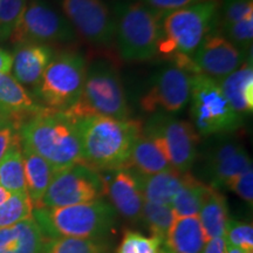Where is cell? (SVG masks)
Segmentation results:
<instances>
[{
	"instance_id": "cell-13",
	"label": "cell",
	"mask_w": 253,
	"mask_h": 253,
	"mask_svg": "<svg viewBox=\"0 0 253 253\" xmlns=\"http://www.w3.org/2000/svg\"><path fill=\"white\" fill-rule=\"evenodd\" d=\"M192 75L175 65L167 66L155 75L140 101L145 113L176 114L190 101Z\"/></svg>"
},
{
	"instance_id": "cell-12",
	"label": "cell",
	"mask_w": 253,
	"mask_h": 253,
	"mask_svg": "<svg viewBox=\"0 0 253 253\" xmlns=\"http://www.w3.org/2000/svg\"><path fill=\"white\" fill-rule=\"evenodd\" d=\"M75 33L90 45L108 47L114 40V19L103 0H59Z\"/></svg>"
},
{
	"instance_id": "cell-7",
	"label": "cell",
	"mask_w": 253,
	"mask_h": 253,
	"mask_svg": "<svg viewBox=\"0 0 253 253\" xmlns=\"http://www.w3.org/2000/svg\"><path fill=\"white\" fill-rule=\"evenodd\" d=\"M189 102L191 123L199 136L232 134L242 128L244 118L233 110L214 79L192 75Z\"/></svg>"
},
{
	"instance_id": "cell-43",
	"label": "cell",
	"mask_w": 253,
	"mask_h": 253,
	"mask_svg": "<svg viewBox=\"0 0 253 253\" xmlns=\"http://www.w3.org/2000/svg\"><path fill=\"white\" fill-rule=\"evenodd\" d=\"M9 196H11V194L6 191L4 188H1V186H0V205L4 203V202L7 201V199L9 198Z\"/></svg>"
},
{
	"instance_id": "cell-31",
	"label": "cell",
	"mask_w": 253,
	"mask_h": 253,
	"mask_svg": "<svg viewBox=\"0 0 253 253\" xmlns=\"http://www.w3.org/2000/svg\"><path fill=\"white\" fill-rule=\"evenodd\" d=\"M116 253H171L161 240L136 231H126Z\"/></svg>"
},
{
	"instance_id": "cell-9",
	"label": "cell",
	"mask_w": 253,
	"mask_h": 253,
	"mask_svg": "<svg viewBox=\"0 0 253 253\" xmlns=\"http://www.w3.org/2000/svg\"><path fill=\"white\" fill-rule=\"evenodd\" d=\"M75 31L65 17L59 14L45 0H28L9 40L12 43L69 42Z\"/></svg>"
},
{
	"instance_id": "cell-38",
	"label": "cell",
	"mask_w": 253,
	"mask_h": 253,
	"mask_svg": "<svg viewBox=\"0 0 253 253\" xmlns=\"http://www.w3.org/2000/svg\"><path fill=\"white\" fill-rule=\"evenodd\" d=\"M18 137L19 132L12 125L0 128V161L2 160V157Z\"/></svg>"
},
{
	"instance_id": "cell-3",
	"label": "cell",
	"mask_w": 253,
	"mask_h": 253,
	"mask_svg": "<svg viewBox=\"0 0 253 253\" xmlns=\"http://www.w3.org/2000/svg\"><path fill=\"white\" fill-rule=\"evenodd\" d=\"M18 132L21 144L45 158L55 172L84 164L77 123L66 112L42 107Z\"/></svg>"
},
{
	"instance_id": "cell-36",
	"label": "cell",
	"mask_w": 253,
	"mask_h": 253,
	"mask_svg": "<svg viewBox=\"0 0 253 253\" xmlns=\"http://www.w3.org/2000/svg\"><path fill=\"white\" fill-rule=\"evenodd\" d=\"M227 189L232 190L236 195H238L243 201L246 202L250 207L253 204V169L246 170L240 175L233 177L226 182Z\"/></svg>"
},
{
	"instance_id": "cell-30",
	"label": "cell",
	"mask_w": 253,
	"mask_h": 253,
	"mask_svg": "<svg viewBox=\"0 0 253 253\" xmlns=\"http://www.w3.org/2000/svg\"><path fill=\"white\" fill-rule=\"evenodd\" d=\"M33 203L27 194H13L0 205V229L33 217Z\"/></svg>"
},
{
	"instance_id": "cell-26",
	"label": "cell",
	"mask_w": 253,
	"mask_h": 253,
	"mask_svg": "<svg viewBox=\"0 0 253 253\" xmlns=\"http://www.w3.org/2000/svg\"><path fill=\"white\" fill-rule=\"evenodd\" d=\"M0 186L11 195L27 194L20 136L0 161Z\"/></svg>"
},
{
	"instance_id": "cell-28",
	"label": "cell",
	"mask_w": 253,
	"mask_h": 253,
	"mask_svg": "<svg viewBox=\"0 0 253 253\" xmlns=\"http://www.w3.org/2000/svg\"><path fill=\"white\" fill-rule=\"evenodd\" d=\"M176 217L171 205H161L144 201L141 218H143L147 224L151 237L161 240L163 244H166L167 236Z\"/></svg>"
},
{
	"instance_id": "cell-29",
	"label": "cell",
	"mask_w": 253,
	"mask_h": 253,
	"mask_svg": "<svg viewBox=\"0 0 253 253\" xmlns=\"http://www.w3.org/2000/svg\"><path fill=\"white\" fill-rule=\"evenodd\" d=\"M41 253H108V248L99 239L62 237L45 242Z\"/></svg>"
},
{
	"instance_id": "cell-37",
	"label": "cell",
	"mask_w": 253,
	"mask_h": 253,
	"mask_svg": "<svg viewBox=\"0 0 253 253\" xmlns=\"http://www.w3.org/2000/svg\"><path fill=\"white\" fill-rule=\"evenodd\" d=\"M136 1H140L148 7L156 9V11L168 13V12L175 11V9L185 7V6L208 1V0H136Z\"/></svg>"
},
{
	"instance_id": "cell-35",
	"label": "cell",
	"mask_w": 253,
	"mask_h": 253,
	"mask_svg": "<svg viewBox=\"0 0 253 253\" xmlns=\"http://www.w3.org/2000/svg\"><path fill=\"white\" fill-rule=\"evenodd\" d=\"M253 14V0H219V28Z\"/></svg>"
},
{
	"instance_id": "cell-39",
	"label": "cell",
	"mask_w": 253,
	"mask_h": 253,
	"mask_svg": "<svg viewBox=\"0 0 253 253\" xmlns=\"http://www.w3.org/2000/svg\"><path fill=\"white\" fill-rule=\"evenodd\" d=\"M202 253H226V242L224 237H218L205 243Z\"/></svg>"
},
{
	"instance_id": "cell-16",
	"label": "cell",
	"mask_w": 253,
	"mask_h": 253,
	"mask_svg": "<svg viewBox=\"0 0 253 253\" xmlns=\"http://www.w3.org/2000/svg\"><path fill=\"white\" fill-rule=\"evenodd\" d=\"M102 175L104 195L108 196L115 212L129 220H138L142 216L144 198L138 175L129 169L104 171Z\"/></svg>"
},
{
	"instance_id": "cell-41",
	"label": "cell",
	"mask_w": 253,
	"mask_h": 253,
	"mask_svg": "<svg viewBox=\"0 0 253 253\" xmlns=\"http://www.w3.org/2000/svg\"><path fill=\"white\" fill-rule=\"evenodd\" d=\"M8 125H12L11 120H9L8 115L6 114L5 110L0 107V128H2V126H8Z\"/></svg>"
},
{
	"instance_id": "cell-23",
	"label": "cell",
	"mask_w": 253,
	"mask_h": 253,
	"mask_svg": "<svg viewBox=\"0 0 253 253\" xmlns=\"http://www.w3.org/2000/svg\"><path fill=\"white\" fill-rule=\"evenodd\" d=\"M23 157L27 195L34 209L41 207V201L52 182L55 170L45 158L23 145Z\"/></svg>"
},
{
	"instance_id": "cell-11",
	"label": "cell",
	"mask_w": 253,
	"mask_h": 253,
	"mask_svg": "<svg viewBox=\"0 0 253 253\" xmlns=\"http://www.w3.org/2000/svg\"><path fill=\"white\" fill-rule=\"evenodd\" d=\"M143 131L162 140L173 170L181 173L189 172L197 160L201 141L191 122L164 113H155L143 126Z\"/></svg>"
},
{
	"instance_id": "cell-34",
	"label": "cell",
	"mask_w": 253,
	"mask_h": 253,
	"mask_svg": "<svg viewBox=\"0 0 253 253\" xmlns=\"http://www.w3.org/2000/svg\"><path fill=\"white\" fill-rule=\"evenodd\" d=\"M226 245L253 251V226L244 221L227 220L224 232Z\"/></svg>"
},
{
	"instance_id": "cell-19",
	"label": "cell",
	"mask_w": 253,
	"mask_h": 253,
	"mask_svg": "<svg viewBox=\"0 0 253 253\" xmlns=\"http://www.w3.org/2000/svg\"><path fill=\"white\" fill-rule=\"evenodd\" d=\"M134 168L138 175L150 176L171 170L168 153L162 140L156 135L142 132L129 158L128 169Z\"/></svg>"
},
{
	"instance_id": "cell-2",
	"label": "cell",
	"mask_w": 253,
	"mask_h": 253,
	"mask_svg": "<svg viewBox=\"0 0 253 253\" xmlns=\"http://www.w3.org/2000/svg\"><path fill=\"white\" fill-rule=\"evenodd\" d=\"M219 28V0H208L164 14L157 54L197 74L192 56L209 34Z\"/></svg>"
},
{
	"instance_id": "cell-21",
	"label": "cell",
	"mask_w": 253,
	"mask_h": 253,
	"mask_svg": "<svg viewBox=\"0 0 253 253\" xmlns=\"http://www.w3.org/2000/svg\"><path fill=\"white\" fill-rule=\"evenodd\" d=\"M45 242L33 217L0 229V253H41Z\"/></svg>"
},
{
	"instance_id": "cell-15",
	"label": "cell",
	"mask_w": 253,
	"mask_h": 253,
	"mask_svg": "<svg viewBox=\"0 0 253 253\" xmlns=\"http://www.w3.org/2000/svg\"><path fill=\"white\" fill-rule=\"evenodd\" d=\"M216 143L210 145L205 155V171L210 186L219 189L233 177L252 168L248 151L237 138L220 135Z\"/></svg>"
},
{
	"instance_id": "cell-40",
	"label": "cell",
	"mask_w": 253,
	"mask_h": 253,
	"mask_svg": "<svg viewBox=\"0 0 253 253\" xmlns=\"http://www.w3.org/2000/svg\"><path fill=\"white\" fill-rule=\"evenodd\" d=\"M12 69V55L0 48V74H8Z\"/></svg>"
},
{
	"instance_id": "cell-6",
	"label": "cell",
	"mask_w": 253,
	"mask_h": 253,
	"mask_svg": "<svg viewBox=\"0 0 253 253\" xmlns=\"http://www.w3.org/2000/svg\"><path fill=\"white\" fill-rule=\"evenodd\" d=\"M73 119L87 116H104L118 120H129L125 88L116 68L106 60H95L87 66L84 88L77 103L65 110Z\"/></svg>"
},
{
	"instance_id": "cell-8",
	"label": "cell",
	"mask_w": 253,
	"mask_h": 253,
	"mask_svg": "<svg viewBox=\"0 0 253 253\" xmlns=\"http://www.w3.org/2000/svg\"><path fill=\"white\" fill-rule=\"evenodd\" d=\"M87 61L78 52L55 54L42 78L33 88L34 99L42 107L65 112L80 97L87 73Z\"/></svg>"
},
{
	"instance_id": "cell-4",
	"label": "cell",
	"mask_w": 253,
	"mask_h": 253,
	"mask_svg": "<svg viewBox=\"0 0 253 253\" xmlns=\"http://www.w3.org/2000/svg\"><path fill=\"white\" fill-rule=\"evenodd\" d=\"M114 38L125 61L140 62L157 54L162 36L163 12L153 9L140 1L115 0L112 6Z\"/></svg>"
},
{
	"instance_id": "cell-17",
	"label": "cell",
	"mask_w": 253,
	"mask_h": 253,
	"mask_svg": "<svg viewBox=\"0 0 253 253\" xmlns=\"http://www.w3.org/2000/svg\"><path fill=\"white\" fill-rule=\"evenodd\" d=\"M54 55V50L48 45H41V43L15 45L12 55V72H13L12 77L21 86L36 88Z\"/></svg>"
},
{
	"instance_id": "cell-24",
	"label": "cell",
	"mask_w": 253,
	"mask_h": 253,
	"mask_svg": "<svg viewBox=\"0 0 253 253\" xmlns=\"http://www.w3.org/2000/svg\"><path fill=\"white\" fill-rule=\"evenodd\" d=\"M185 173L173 169L150 176L137 173L144 201L161 205H171L172 199L184 183Z\"/></svg>"
},
{
	"instance_id": "cell-10",
	"label": "cell",
	"mask_w": 253,
	"mask_h": 253,
	"mask_svg": "<svg viewBox=\"0 0 253 253\" xmlns=\"http://www.w3.org/2000/svg\"><path fill=\"white\" fill-rule=\"evenodd\" d=\"M103 195L101 172L86 164H75L54 173L40 208H61L87 203L100 199Z\"/></svg>"
},
{
	"instance_id": "cell-5",
	"label": "cell",
	"mask_w": 253,
	"mask_h": 253,
	"mask_svg": "<svg viewBox=\"0 0 253 253\" xmlns=\"http://www.w3.org/2000/svg\"><path fill=\"white\" fill-rule=\"evenodd\" d=\"M115 216L112 205L101 198L69 207L33 210V218L48 239H100L112 230Z\"/></svg>"
},
{
	"instance_id": "cell-32",
	"label": "cell",
	"mask_w": 253,
	"mask_h": 253,
	"mask_svg": "<svg viewBox=\"0 0 253 253\" xmlns=\"http://www.w3.org/2000/svg\"><path fill=\"white\" fill-rule=\"evenodd\" d=\"M221 34L239 49L251 52L253 39V14L229 26L218 28Z\"/></svg>"
},
{
	"instance_id": "cell-1",
	"label": "cell",
	"mask_w": 253,
	"mask_h": 253,
	"mask_svg": "<svg viewBox=\"0 0 253 253\" xmlns=\"http://www.w3.org/2000/svg\"><path fill=\"white\" fill-rule=\"evenodd\" d=\"M74 120L80 135L84 164L99 172L128 169L132 148L143 132L141 121L104 116Z\"/></svg>"
},
{
	"instance_id": "cell-20",
	"label": "cell",
	"mask_w": 253,
	"mask_h": 253,
	"mask_svg": "<svg viewBox=\"0 0 253 253\" xmlns=\"http://www.w3.org/2000/svg\"><path fill=\"white\" fill-rule=\"evenodd\" d=\"M233 110L243 118L253 112L252 56L242 67L217 81Z\"/></svg>"
},
{
	"instance_id": "cell-33",
	"label": "cell",
	"mask_w": 253,
	"mask_h": 253,
	"mask_svg": "<svg viewBox=\"0 0 253 253\" xmlns=\"http://www.w3.org/2000/svg\"><path fill=\"white\" fill-rule=\"evenodd\" d=\"M28 0H0V41L9 39Z\"/></svg>"
},
{
	"instance_id": "cell-42",
	"label": "cell",
	"mask_w": 253,
	"mask_h": 253,
	"mask_svg": "<svg viewBox=\"0 0 253 253\" xmlns=\"http://www.w3.org/2000/svg\"><path fill=\"white\" fill-rule=\"evenodd\" d=\"M226 253H253V251H248V250H243L235 246L226 245Z\"/></svg>"
},
{
	"instance_id": "cell-22",
	"label": "cell",
	"mask_w": 253,
	"mask_h": 253,
	"mask_svg": "<svg viewBox=\"0 0 253 253\" xmlns=\"http://www.w3.org/2000/svg\"><path fill=\"white\" fill-rule=\"evenodd\" d=\"M205 243L198 216L176 217L167 236L166 246L171 253H202Z\"/></svg>"
},
{
	"instance_id": "cell-18",
	"label": "cell",
	"mask_w": 253,
	"mask_h": 253,
	"mask_svg": "<svg viewBox=\"0 0 253 253\" xmlns=\"http://www.w3.org/2000/svg\"><path fill=\"white\" fill-rule=\"evenodd\" d=\"M0 107L19 130L21 125L42 108L11 74H0Z\"/></svg>"
},
{
	"instance_id": "cell-14",
	"label": "cell",
	"mask_w": 253,
	"mask_h": 253,
	"mask_svg": "<svg viewBox=\"0 0 253 253\" xmlns=\"http://www.w3.org/2000/svg\"><path fill=\"white\" fill-rule=\"evenodd\" d=\"M250 56L251 52L239 49L217 30L203 40L192 56V62L197 74L218 81L242 67Z\"/></svg>"
},
{
	"instance_id": "cell-25",
	"label": "cell",
	"mask_w": 253,
	"mask_h": 253,
	"mask_svg": "<svg viewBox=\"0 0 253 253\" xmlns=\"http://www.w3.org/2000/svg\"><path fill=\"white\" fill-rule=\"evenodd\" d=\"M197 216L207 242L218 237H224L226 223L229 220L225 196L221 195L218 189L210 186Z\"/></svg>"
},
{
	"instance_id": "cell-27",
	"label": "cell",
	"mask_w": 253,
	"mask_h": 253,
	"mask_svg": "<svg viewBox=\"0 0 253 253\" xmlns=\"http://www.w3.org/2000/svg\"><path fill=\"white\" fill-rule=\"evenodd\" d=\"M210 185L204 184L191 173L186 172L184 183L172 199L171 208L177 217L197 216Z\"/></svg>"
}]
</instances>
